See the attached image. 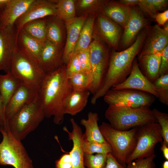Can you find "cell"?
Instances as JSON below:
<instances>
[{
  "mask_svg": "<svg viewBox=\"0 0 168 168\" xmlns=\"http://www.w3.org/2000/svg\"><path fill=\"white\" fill-rule=\"evenodd\" d=\"M65 68L66 66L62 65L46 73L40 89L39 96L45 117H53L54 122L58 125L63 122L65 101L72 90L68 82Z\"/></svg>",
  "mask_w": 168,
  "mask_h": 168,
  "instance_id": "1",
  "label": "cell"
},
{
  "mask_svg": "<svg viewBox=\"0 0 168 168\" xmlns=\"http://www.w3.org/2000/svg\"><path fill=\"white\" fill-rule=\"evenodd\" d=\"M149 26L143 29L134 42L127 48L119 52L113 50L103 85L93 95L91 101L92 104H96L98 99L103 97L113 87L123 82L129 75L133 61L143 46Z\"/></svg>",
  "mask_w": 168,
  "mask_h": 168,
  "instance_id": "2",
  "label": "cell"
},
{
  "mask_svg": "<svg viewBox=\"0 0 168 168\" xmlns=\"http://www.w3.org/2000/svg\"><path fill=\"white\" fill-rule=\"evenodd\" d=\"M105 116L114 128L127 131L151 123H158L150 107L109 106Z\"/></svg>",
  "mask_w": 168,
  "mask_h": 168,
  "instance_id": "3",
  "label": "cell"
},
{
  "mask_svg": "<svg viewBox=\"0 0 168 168\" xmlns=\"http://www.w3.org/2000/svg\"><path fill=\"white\" fill-rule=\"evenodd\" d=\"M45 117L39 95L7 121L3 128L16 139L21 141L35 130Z\"/></svg>",
  "mask_w": 168,
  "mask_h": 168,
  "instance_id": "4",
  "label": "cell"
},
{
  "mask_svg": "<svg viewBox=\"0 0 168 168\" xmlns=\"http://www.w3.org/2000/svg\"><path fill=\"white\" fill-rule=\"evenodd\" d=\"M99 128L105 140L111 147L110 153L119 162L126 167L127 159L136 146L137 127L127 131H120L103 122Z\"/></svg>",
  "mask_w": 168,
  "mask_h": 168,
  "instance_id": "5",
  "label": "cell"
},
{
  "mask_svg": "<svg viewBox=\"0 0 168 168\" xmlns=\"http://www.w3.org/2000/svg\"><path fill=\"white\" fill-rule=\"evenodd\" d=\"M2 140L0 142V165L15 168H34L32 161L21 141L0 127Z\"/></svg>",
  "mask_w": 168,
  "mask_h": 168,
  "instance_id": "6",
  "label": "cell"
},
{
  "mask_svg": "<svg viewBox=\"0 0 168 168\" xmlns=\"http://www.w3.org/2000/svg\"><path fill=\"white\" fill-rule=\"evenodd\" d=\"M136 135V146L127 159V165L137 159L148 157L154 154L156 144L163 141L161 128L158 123H149L137 127Z\"/></svg>",
  "mask_w": 168,
  "mask_h": 168,
  "instance_id": "7",
  "label": "cell"
},
{
  "mask_svg": "<svg viewBox=\"0 0 168 168\" xmlns=\"http://www.w3.org/2000/svg\"><path fill=\"white\" fill-rule=\"evenodd\" d=\"M10 71L21 82L40 87L46 74L39 63L21 51L17 44Z\"/></svg>",
  "mask_w": 168,
  "mask_h": 168,
  "instance_id": "8",
  "label": "cell"
},
{
  "mask_svg": "<svg viewBox=\"0 0 168 168\" xmlns=\"http://www.w3.org/2000/svg\"><path fill=\"white\" fill-rule=\"evenodd\" d=\"M89 46L91 72L93 81L89 91L93 95L101 87L108 67L110 57L107 50L97 36Z\"/></svg>",
  "mask_w": 168,
  "mask_h": 168,
  "instance_id": "9",
  "label": "cell"
},
{
  "mask_svg": "<svg viewBox=\"0 0 168 168\" xmlns=\"http://www.w3.org/2000/svg\"><path fill=\"white\" fill-rule=\"evenodd\" d=\"M109 106H120L138 108L149 107L155 100V97L148 93L131 89H110L104 96Z\"/></svg>",
  "mask_w": 168,
  "mask_h": 168,
  "instance_id": "10",
  "label": "cell"
},
{
  "mask_svg": "<svg viewBox=\"0 0 168 168\" xmlns=\"http://www.w3.org/2000/svg\"><path fill=\"white\" fill-rule=\"evenodd\" d=\"M40 89V86L21 82L6 106L4 110L5 125L6 122L14 115L39 95Z\"/></svg>",
  "mask_w": 168,
  "mask_h": 168,
  "instance_id": "11",
  "label": "cell"
},
{
  "mask_svg": "<svg viewBox=\"0 0 168 168\" xmlns=\"http://www.w3.org/2000/svg\"><path fill=\"white\" fill-rule=\"evenodd\" d=\"M151 21V19L146 17L138 7H131L128 21L121 36L120 46L121 48L124 50L131 45L140 31L149 26Z\"/></svg>",
  "mask_w": 168,
  "mask_h": 168,
  "instance_id": "12",
  "label": "cell"
},
{
  "mask_svg": "<svg viewBox=\"0 0 168 168\" xmlns=\"http://www.w3.org/2000/svg\"><path fill=\"white\" fill-rule=\"evenodd\" d=\"M17 35L15 26L0 29V71L6 73L11 70Z\"/></svg>",
  "mask_w": 168,
  "mask_h": 168,
  "instance_id": "13",
  "label": "cell"
},
{
  "mask_svg": "<svg viewBox=\"0 0 168 168\" xmlns=\"http://www.w3.org/2000/svg\"><path fill=\"white\" fill-rule=\"evenodd\" d=\"M56 16L55 4L52 0H35L26 11L15 22L18 31L26 24L47 16Z\"/></svg>",
  "mask_w": 168,
  "mask_h": 168,
  "instance_id": "14",
  "label": "cell"
},
{
  "mask_svg": "<svg viewBox=\"0 0 168 168\" xmlns=\"http://www.w3.org/2000/svg\"><path fill=\"white\" fill-rule=\"evenodd\" d=\"M111 89H134L148 93L155 97L158 98V95L153 83L149 81L141 71L136 57L133 61L131 71L128 77L123 82L114 86Z\"/></svg>",
  "mask_w": 168,
  "mask_h": 168,
  "instance_id": "15",
  "label": "cell"
},
{
  "mask_svg": "<svg viewBox=\"0 0 168 168\" xmlns=\"http://www.w3.org/2000/svg\"><path fill=\"white\" fill-rule=\"evenodd\" d=\"M168 44V29L161 28L157 25L149 26L142 49L138 56L161 53Z\"/></svg>",
  "mask_w": 168,
  "mask_h": 168,
  "instance_id": "16",
  "label": "cell"
},
{
  "mask_svg": "<svg viewBox=\"0 0 168 168\" xmlns=\"http://www.w3.org/2000/svg\"><path fill=\"white\" fill-rule=\"evenodd\" d=\"M97 26L98 37L117 50L119 46L122 28L100 13L97 16Z\"/></svg>",
  "mask_w": 168,
  "mask_h": 168,
  "instance_id": "17",
  "label": "cell"
},
{
  "mask_svg": "<svg viewBox=\"0 0 168 168\" xmlns=\"http://www.w3.org/2000/svg\"><path fill=\"white\" fill-rule=\"evenodd\" d=\"M70 122L72 126V131H69L66 126L63 127V130L68 133L69 140H72L73 142L72 148L69 152L72 158V168H86L84 162L82 130L73 118L70 119Z\"/></svg>",
  "mask_w": 168,
  "mask_h": 168,
  "instance_id": "18",
  "label": "cell"
},
{
  "mask_svg": "<svg viewBox=\"0 0 168 168\" xmlns=\"http://www.w3.org/2000/svg\"><path fill=\"white\" fill-rule=\"evenodd\" d=\"M87 16V15H83L65 21L67 30V38L63 52V62L65 64H67L74 54L75 45Z\"/></svg>",
  "mask_w": 168,
  "mask_h": 168,
  "instance_id": "19",
  "label": "cell"
},
{
  "mask_svg": "<svg viewBox=\"0 0 168 168\" xmlns=\"http://www.w3.org/2000/svg\"><path fill=\"white\" fill-rule=\"evenodd\" d=\"M61 47L47 40L44 42L40 54L39 64L45 74L62 65L63 53Z\"/></svg>",
  "mask_w": 168,
  "mask_h": 168,
  "instance_id": "20",
  "label": "cell"
},
{
  "mask_svg": "<svg viewBox=\"0 0 168 168\" xmlns=\"http://www.w3.org/2000/svg\"><path fill=\"white\" fill-rule=\"evenodd\" d=\"M35 0H10L2 11L0 29L13 26L16 21L27 10Z\"/></svg>",
  "mask_w": 168,
  "mask_h": 168,
  "instance_id": "21",
  "label": "cell"
},
{
  "mask_svg": "<svg viewBox=\"0 0 168 168\" xmlns=\"http://www.w3.org/2000/svg\"><path fill=\"white\" fill-rule=\"evenodd\" d=\"M17 31V46L27 56L39 63L41 52L44 42L32 37L21 28Z\"/></svg>",
  "mask_w": 168,
  "mask_h": 168,
  "instance_id": "22",
  "label": "cell"
},
{
  "mask_svg": "<svg viewBox=\"0 0 168 168\" xmlns=\"http://www.w3.org/2000/svg\"><path fill=\"white\" fill-rule=\"evenodd\" d=\"M131 7L120 4L117 1H110L100 13L124 29L128 21Z\"/></svg>",
  "mask_w": 168,
  "mask_h": 168,
  "instance_id": "23",
  "label": "cell"
},
{
  "mask_svg": "<svg viewBox=\"0 0 168 168\" xmlns=\"http://www.w3.org/2000/svg\"><path fill=\"white\" fill-rule=\"evenodd\" d=\"M161 61V53L148 54L138 57V63L141 71L152 83L159 77Z\"/></svg>",
  "mask_w": 168,
  "mask_h": 168,
  "instance_id": "24",
  "label": "cell"
},
{
  "mask_svg": "<svg viewBox=\"0 0 168 168\" xmlns=\"http://www.w3.org/2000/svg\"><path fill=\"white\" fill-rule=\"evenodd\" d=\"M90 93L89 91L72 90L65 101V114L75 115L82 111L87 105Z\"/></svg>",
  "mask_w": 168,
  "mask_h": 168,
  "instance_id": "25",
  "label": "cell"
},
{
  "mask_svg": "<svg viewBox=\"0 0 168 168\" xmlns=\"http://www.w3.org/2000/svg\"><path fill=\"white\" fill-rule=\"evenodd\" d=\"M99 120L98 114L89 112L87 119H82L81 124L84 126L85 131L83 134V140L86 141H95L100 142H106L99 129L98 121Z\"/></svg>",
  "mask_w": 168,
  "mask_h": 168,
  "instance_id": "26",
  "label": "cell"
},
{
  "mask_svg": "<svg viewBox=\"0 0 168 168\" xmlns=\"http://www.w3.org/2000/svg\"><path fill=\"white\" fill-rule=\"evenodd\" d=\"M21 82L11 71L5 74H0V94L4 110Z\"/></svg>",
  "mask_w": 168,
  "mask_h": 168,
  "instance_id": "27",
  "label": "cell"
},
{
  "mask_svg": "<svg viewBox=\"0 0 168 168\" xmlns=\"http://www.w3.org/2000/svg\"><path fill=\"white\" fill-rule=\"evenodd\" d=\"M94 20V16H91L87 18L85 21L75 45L74 54L89 47L92 39Z\"/></svg>",
  "mask_w": 168,
  "mask_h": 168,
  "instance_id": "28",
  "label": "cell"
},
{
  "mask_svg": "<svg viewBox=\"0 0 168 168\" xmlns=\"http://www.w3.org/2000/svg\"><path fill=\"white\" fill-rule=\"evenodd\" d=\"M47 20L46 40L61 47L63 41V33L59 18L51 16Z\"/></svg>",
  "mask_w": 168,
  "mask_h": 168,
  "instance_id": "29",
  "label": "cell"
},
{
  "mask_svg": "<svg viewBox=\"0 0 168 168\" xmlns=\"http://www.w3.org/2000/svg\"><path fill=\"white\" fill-rule=\"evenodd\" d=\"M68 78L72 90L78 91H89L93 81L91 72H81Z\"/></svg>",
  "mask_w": 168,
  "mask_h": 168,
  "instance_id": "30",
  "label": "cell"
},
{
  "mask_svg": "<svg viewBox=\"0 0 168 168\" xmlns=\"http://www.w3.org/2000/svg\"><path fill=\"white\" fill-rule=\"evenodd\" d=\"M168 4L166 0H140L138 6L145 15L155 19L158 11L167 10Z\"/></svg>",
  "mask_w": 168,
  "mask_h": 168,
  "instance_id": "31",
  "label": "cell"
},
{
  "mask_svg": "<svg viewBox=\"0 0 168 168\" xmlns=\"http://www.w3.org/2000/svg\"><path fill=\"white\" fill-rule=\"evenodd\" d=\"M47 20L40 19L30 22L22 28L29 35L41 41L46 40Z\"/></svg>",
  "mask_w": 168,
  "mask_h": 168,
  "instance_id": "32",
  "label": "cell"
},
{
  "mask_svg": "<svg viewBox=\"0 0 168 168\" xmlns=\"http://www.w3.org/2000/svg\"><path fill=\"white\" fill-rule=\"evenodd\" d=\"M56 4V16L65 21L76 17L75 1L52 0Z\"/></svg>",
  "mask_w": 168,
  "mask_h": 168,
  "instance_id": "33",
  "label": "cell"
},
{
  "mask_svg": "<svg viewBox=\"0 0 168 168\" xmlns=\"http://www.w3.org/2000/svg\"><path fill=\"white\" fill-rule=\"evenodd\" d=\"M103 0H80L77 2V8L83 13L99 12L100 13L110 2Z\"/></svg>",
  "mask_w": 168,
  "mask_h": 168,
  "instance_id": "34",
  "label": "cell"
},
{
  "mask_svg": "<svg viewBox=\"0 0 168 168\" xmlns=\"http://www.w3.org/2000/svg\"><path fill=\"white\" fill-rule=\"evenodd\" d=\"M82 147L84 153L93 154L95 153L108 154L112 151L110 145L106 142L83 141Z\"/></svg>",
  "mask_w": 168,
  "mask_h": 168,
  "instance_id": "35",
  "label": "cell"
},
{
  "mask_svg": "<svg viewBox=\"0 0 168 168\" xmlns=\"http://www.w3.org/2000/svg\"><path fill=\"white\" fill-rule=\"evenodd\" d=\"M158 95L159 101L168 105V73L161 76L153 83Z\"/></svg>",
  "mask_w": 168,
  "mask_h": 168,
  "instance_id": "36",
  "label": "cell"
},
{
  "mask_svg": "<svg viewBox=\"0 0 168 168\" xmlns=\"http://www.w3.org/2000/svg\"><path fill=\"white\" fill-rule=\"evenodd\" d=\"M107 154L84 153V162L85 166L86 168H103L106 162Z\"/></svg>",
  "mask_w": 168,
  "mask_h": 168,
  "instance_id": "37",
  "label": "cell"
},
{
  "mask_svg": "<svg viewBox=\"0 0 168 168\" xmlns=\"http://www.w3.org/2000/svg\"><path fill=\"white\" fill-rule=\"evenodd\" d=\"M152 111L161 126L163 142L168 145V114L156 109H153Z\"/></svg>",
  "mask_w": 168,
  "mask_h": 168,
  "instance_id": "38",
  "label": "cell"
},
{
  "mask_svg": "<svg viewBox=\"0 0 168 168\" xmlns=\"http://www.w3.org/2000/svg\"><path fill=\"white\" fill-rule=\"evenodd\" d=\"M156 156L154 154L148 157L137 159L127 164L126 168H156L154 160Z\"/></svg>",
  "mask_w": 168,
  "mask_h": 168,
  "instance_id": "39",
  "label": "cell"
},
{
  "mask_svg": "<svg viewBox=\"0 0 168 168\" xmlns=\"http://www.w3.org/2000/svg\"><path fill=\"white\" fill-rule=\"evenodd\" d=\"M74 54L76 55L78 59L82 71L88 73L91 72L89 47L80 50Z\"/></svg>",
  "mask_w": 168,
  "mask_h": 168,
  "instance_id": "40",
  "label": "cell"
},
{
  "mask_svg": "<svg viewBox=\"0 0 168 168\" xmlns=\"http://www.w3.org/2000/svg\"><path fill=\"white\" fill-rule=\"evenodd\" d=\"M82 71L78 59L75 54L70 58L66 66L65 73L68 78Z\"/></svg>",
  "mask_w": 168,
  "mask_h": 168,
  "instance_id": "41",
  "label": "cell"
},
{
  "mask_svg": "<svg viewBox=\"0 0 168 168\" xmlns=\"http://www.w3.org/2000/svg\"><path fill=\"white\" fill-rule=\"evenodd\" d=\"M161 61L159 77L168 73V45L161 53Z\"/></svg>",
  "mask_w": 168,
  "mask_h": 168,
  "instance_id": "42",
  "label": "cell"
},
{
  "mask_svg": "<svg viewBox=\"0 0 168 168\" xmlns=\"http://www.w3.org/2000/svg\"><path fill=\"white\" fill-rule=\"evenodd\" d=\"M72 158L69 153L63 154L55 161V168H72Z\"/></svg>",
  "mask_w": 168,
  "mask_h": 168,
  "instance_id": "43",
  "label": "cell"
},
{
  "mask_svg": "<svg viewBox=\"0 0 168 168\" xmlns=\"http://www.w3.org/2000/svg\"><path fill=\"white\" fill-rule=\"evenodd\" d=\"M114 158L110 153L107 154L105 164L103 168H126Z\"/></svg>",
  "mask_w": 168,
  "mask_h": 168,
  "instance_id": "44",
  "label": "cell"
},
{
  "mask_svg": "<svg viewBox=\"0 0 168 168\" xmlns=\"http://www.w3.org/2000/svg\"><path fill=\"white\" fill-rule=\"evenodd\" d=\"M155 19L159 25H164L168 22V10H166L162 12H158L156 15Z\"/></svg>",
  "mask_w": 168,
  "mask_h": 168,
  "instance_id": "45",
  "label": "cell"
},
{
  "mask_svg": "<svg viewBox=\"0 0 168 168\" xmlns=\"http://www.w3.org/2000/svg\"><path fill=\"white\" fill-rule=\"evenodd\" d=\"M5 126L4 109L0 94V127L3 128Z\"/></svg>",
  "mask_w": 168,
  "mask_h": 168,
  "instance_id": "46",
  "label": "cell"
},
{
  "mask_svg": "<svg viewBox=\"0 0 168 168\" xmlns=\"http://www.w3.org/2000/svg\"><path fill=\"white\" fill-rule=\"evenodd\" d=\"M117 2L124 5L133 7L138 5L140 2V0H120Z\"/></svg>",
  "mask_w": 168,
  "mask_h": 168,
  "instance_id": "47",
  "label": "cell"
},
{
  "mask_svg": "<svg viewBox=\"0 0 168 168\" xmlns=\"http://www.w3.org/2000/svg\"><path fill=\"white\" fill-rule=\"evenodd\" d=\"M161 150L162 152L163 156L166 160H168V145L163 142L161 143Z\"/></svg>",
  "mask_w": 168,
  "mask_h": 168,
  "instance_id": "48",
  "label": "cell"
},
{
  "mask_svg": "<svg viewBox=\"0 0 168 168\" xmlns=\"http://www.w3.org/2000/svg\"><path fill=\"white\" fill-rule=\"evenodd\" d=\"M10 0H0V9L3 10L6 7Z\"/></svg>",
  "mask_w": 168,
  "mask_h": 168,
  "instance_id": "49",
  "label": "cell"
},
{
  "mask_svg": "<svg viewBox=\"0 0 168 168\" xmlns=\"http://www.w3.org/2000/svg\"><path fill=\"white\" fill-rule=\"evenodd\" d=\"M162 168H168V160H166L163 162Z\"/></svg>",
  "mask_w": 168,
  "mask_h": 168,
  "instance_id": "50",
  "label": "cell"
},
{
  "mask_svg": "<svg viewBox=\"0 0 168 168\" xmlns=\"http://www.w3.org/2000/svg\"><path fill=\"white\" fill-rule=\"evenodd\" d=\"M1 12H2V11L0 9V18L1 15Z\"/></svg>",
  "mask_w": 168,
  "mask_h": 168,
  "instance_id": "51",
  "label": "cell"
},
{
  "mask_svg": "<svg viewBox=\"0 0 168 168\" xmlns=\"http://www.w3.org/2000/svg\"><path fill=\"white\" fill-rule=\"evenodd\" d=\"M1 137V135L0 134V139Z\"/></svg>",
  "mask_w": 168,
  "mask_h": 168,
  "instance_id": "52",
  "label": "cell"
}]
</instances>
